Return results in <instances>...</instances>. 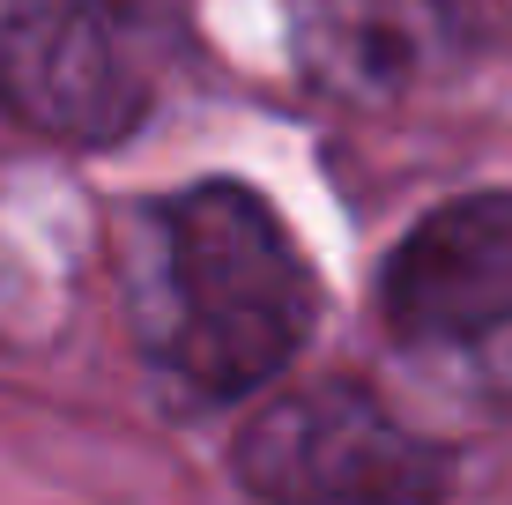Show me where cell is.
<instances>
[{"mask_svg": "<svg viewBox=\"0 0 512 505\" xmlns=\"http://www.w3.org/2000/svg\"><path fill=\"white\" fill-rule=\"evenodd\" d=\"M171 38V0H0V104L52 142H119Z\"/></svg>", "mask_w": 512, "mask_h": 505, "instance_id": "obj_2", "label": "cell"}, {"mask_svg": "<svg viewBox=\"0 0 512 505\" xmlns=\"http://www.w3.org/2000/svg\"><path fill=\"white\" fill-rule=\"evenodd\" d=\"M379 312L409 350H490L512 335V194L423 216L379 275Z\"/></svg>", "mask_w": 512, "mask_h": 505, "instance_id": "obj_4", "label": "cell"}, {"mask_svg": "<svg viewBox=\"0 0 512 505\" xmlns=\"http://www.w3.org/2000/svg\"><path fill=\"white\" fill-rule=\"evenodd\" d=\"M238 476L268 505H446V461L357 387L282 394L245 424Z\"/></svg>", "mask_w": 512, "mask_h": 505, "instance_id": "obj_3", "label": "cell"}, {"mask_svg": "<svg viewBox=\"0 0 512 505\" xmlns=\"http://www.w3.org/2000/svg\"><path fill=\"white\" fill-rule=\"evenodd\" d=\"M127 283L141 350L201 402H238L282 379L320 320V283L297 238L245 186H186L156 201Z\"/></svg>", "mask_w": 512, "mask_h": 505, "instance_id": "obj_1", "label": "cell"}]
</instances>
